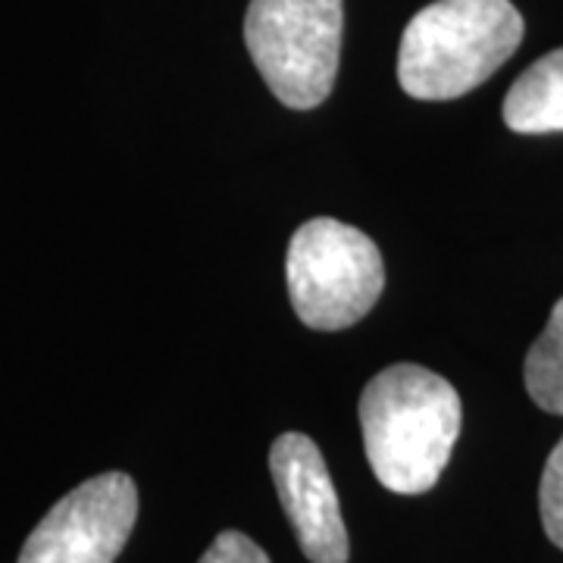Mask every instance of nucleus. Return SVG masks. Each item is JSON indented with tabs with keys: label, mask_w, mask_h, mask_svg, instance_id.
<instances>
[{
	"label": "nucleus",
	"mask_w": 563,
	"mask_h": 563,
	"mask_svg": "<svg viewBox=\"0 0 563 563\" xmlns=\"http://www.w3.org/2000/svg\"><path fill=\"white\" fill-rule=\"evenodd\" d=\"M463 407L444 376L395 363L376 373L361 395L366 461L395 495H422L442 479L461 435Z\"/></svg>",
	"instance_id": "obj_1"
},
{
	"label": "nucleus",
	"mask_w": 563,
	"mask_h": 563,
	"mask_svg": "<svg viewBox=\"0 0 563 563\" xmlns=\"http://www.w3.org/2000/svg\"><path fill=\"white\" fill-rule=\"evenodd\" d=\"M523 41L510 0H435L407 22L398 81L417 101H454L495 76Z\"/></svg>",
	"instance_id": "obj_2"
},
{
	"label": "nucleus",
	"mask_w": 563,
	"mask_h": 563,
	"mask_svg": "<svg viewBox=\"0 0 563 563\" xmlns=\"http://www.w3.org/2000/svg\"><path fill=\"white\" fill-rule=\"evenodd\" d=\"M285 279L303 325L339 332L376 307L385 288V263L376 242L361 229L317 217L291 235Z\"/></svg>",
	"instance_id": "obj_3"
},
{
	"label": "nucleus",
	"mask_w": 563,
	"mask_h": 563,
	"mask_svg": "<svg viewBox=\"0 0 563 563\" xmlns=\"http://www.w3.org/2000/svg\"><path fill=\"white\" fill-rule=\"evenodd\" d=\"M342 25V0H251L244 44L285 107L313 110L339 76Z\"/></svg>",
	"instance_id": "obj_4"
},
{
	"label": "nucleus",
	"mask_w": 563,
	"mask_h": 563,
	"mask_svg": "<svg viewBox=\"0 0 563 563\" xmlns=\"http://www.w3.org/2000/svg\"><path fill=\"white\" fill-rule=\"evenodd\" d=\"M139 520V488L101 473L51 507L22 544L20 563H113Z\"/></svg>",
	"instance_id": "obj_5"
},
{
	"label": "nucleus",
	"mask_w": 563,
	"mask_h": 563,
	"mask_svg": "<svg viewBox=\"0 0 563 563\" xmlns=\"http://www.w3.org/2000/svg\"><path fill=\"white\" fill-rule=\"evenodd\" d=\"M269 473L303 558L310 563H347L351 544L342 504L317 442L301 432L279 435L269 448Z\"/></svg>",
	"instance_id": "obj_6"
},
{
	"label": "nucleus",
	"mask_w": 563,
	"mask_h": 563,
	"mask_svg": "<svg viewBox=\"0 0 563 563\" xmlns=\"http://www.w3.org/2000/svg\"><path fill=\"white\" fill-rule=\"evenodd\" d=\"M504 122L520 135L563 132V47L544 54L510 85Z\"/></svg>",
	"instance_id": "obj_7"
},
{
	"label": "nucleus",
	"mask_w": 563,
	"mask_h": 563,
	"mask_svg": "<svg viewBox=\"0 0 563 563\" xmlns=\"http://www.w3.org/2000/svg\"><path fill=\"white\" fill-rule=\"evenodd\" d=\"M526 391L544 413L563 417V298L554 303L551 320L526 354Z\"/></svg>",
	"instance_id": "obj_8"
},
{
	"label": "nucleus",
	"mask_w": 563,
	"mask_h": 563,
	"mask_svg": "<svg viewBox=\"0 0 563 563\" xmlns=\"http://www.w3.org/2000/svg\"><path fill=\"white\" fill-rule=\"evenodd\" d=\"M539 510L548 539L563 551V439L544 463L542 485H539Z\"/></svg>",
	"instance_id": "obj_9"
},
{
	"label": "nucleus",
	"mask_w": 563,
	"mask_h": 563,
	"mask_svg": "<svg viewBox=\"0 0 563 563\" xmlns=\"http://www.w3.org/2000/svg\"><path fill=\"white\" fill-rule=\"evenodd\" d=\"M201 563H273L266 558L261 544L254 539H247L244 532H235V529H225L220 532L213 544L203 551Z\"/></svg>",
	"instance_id": "obj_10"
}]
</instances>
